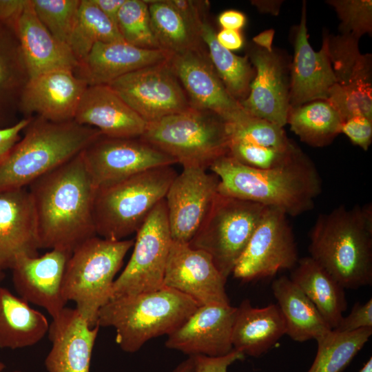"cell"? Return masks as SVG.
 <instances>
[{
  "label": "cell",
  "mask_w": 372,
  "mask_h": 372,
  "mask_svg": "<svg viewBox=\"0 0 372 372\" xmlns=\"http://www.w3.org/2000/svg\"><path fill=\"white\" fill-rule=\"evenodd\" d=\"M5 369V364L0 361V372H21L19 371H3Z\"/></svg>",
  "instance_id": "56"
},
{
  "label": "cell",
  "mask_w": 372,
  "mask_h": 372,
  "mask_svg": "<svg viewBox=\"0 0 372 372\" xmlns=\"http://www.w3.org/2000/svg\"><path fill=\"white\" fill-rule=\"evenodd\" d=\"M36 215L27 187L0 192V269L21 256H39Z\"/></svg>",
  "instance_id": "23"
},
{
  "label": "cell",
  "mask_w": 372,
  "mask_h": 372,
  "mask_svg": "<svg viewBox=\"0 0 372 372\" xmlns=\"http://www.w3.org/2000/svg\"><path fill=\"white\" fill-rule=\"evenodd\" d=\"M100 327H90L76 308L65 307L48 329L52 347L45 359L48 372H90Z\"/></svg>",
  "instance_id": "22"
},
{
  "label": "cell",
  "mask_w": 372,
  "mask_h": 372,
  "mask_svg": "<svg viewBox=\"0 0 372 372\" xmlns=\"http://www.w3.org/2000/svg\"><path fill=\"white\" fill-rule=\"evenodd\" d=\"M337 84L345 87L372 90L371 54H363L359 39L349 34L323 35Z\"/></svg>",
  "instance_id": "33"
},
{
  "label": "cell",
  "mask_w": 372,
  "mask_h": 372,
  "mask_svg": "<svg viewBox=\"0 0 372 372\" xmlns=\"http://www.w3.org/2000/svg\"><path fill=\"white\" fill-rule=\"evenodd\" d=\"M285 322L286 334L296 342L316 341L332 329L316 306L289 278L280 276L271 285Z\"/></svg>",
  "instance_id": "29"
},
{
  "label": "cell",
  "mask_w": 372,
  "mask_h": 372,
  "mask_svg": "<svg viewBox=\"0 0 372 372\" xmlns=\"http://www.w3.org/2000/svg\"><path fill=\"white\" fill-rule=\"evenodd\" d=\"M4 276H5V273L3 271L0 269V282L3 280V279L4 278Z\"/></svg>",
  "instance_id": "57"
},
{
  "label": "cell",
  "mask_w": 372,
  "mask_h": 372,
  "mask_svg": "<svg viewBox=\"0 0 372 372\" xmlns=\"http://www.w3.org/2000/svg\"><path fill=\"white\" fill-rule=\"evenodd\" d=\"M372 90L342 87L331 89L327 101L335 110L342 122L357 115L372 119Z\"/></svg>",
  "instance_id": "43"
},
{
  "label": "cell",
  "mask_w": 372,
  "mask_h": 372,
  "mask_svg": "<svg viewBox=\"0 0 372 372\" xmlns=\"http://www.w3.org/2000/svg\"><path fill=\"white\" fill-rule=\"evenodd\" d=\"M227 279L205 251L188 243L172 240L165 267L163 285L205 304H230Z\"/></svg>",
  "instance_id": "17"
},
{
  "label": "cell",
  "mask_w": 372,
  "mask_h": 372,
  "mask_svg": "<svg viewBox=\"0 0 372 372\" xmlns=\"http://www.w3.org/2000/svg\"><path fill=\"white\" fill-rule=\"evenodd\" d=\"M246 21L245 16L236 10H229L222 12L218 17V23L226 30H238L241 29Z\"/></svg>",
  "instance_id": "49"
},
{
  "label": "cell",
  "mask_w": 372,
  "mask_h": 372,
  "mask_svg": "<svg viewBox=\"0 0 372 372\" xmlns=\"http://www.w3.org/2000/svg\"><path fill=\"white\" fill-rule=\"evenodd\" d=\"M92 1L117 26L118 14L125 0H92Z\"/></svg>",
  "instance_id": "51"
},
{
  "label": "cell",
  "mask_w": 372,
  "mask_h": 372,
  "mask_svg": "<svg viewBox=\"0 0 372 372\" xmlns=\"http://www.w3.org/2000/svg\"><path fill=\"white\" fill-rule=\"evenodd\" d=\"M285 334V322L277 304L258 308L246 299L237 307L231 337L234 349L258 357Z\"/></svg>",
  "instance_id": "27"
},
{
  "label": "cell",
  "mask_w": 372,
  "mask_h": 372,
  "mask_svg": "<svg viewBox=\"0 0 372 372\" xmlns=\"http://www.w3.org/2000/svg\"><path fill=\"white\" fill-rule=\"evenodd\" d=\"M287 124L300 139L312 147L329 145L341 133V118L327 101L289 107Z\"/></svg>",
  "instance_id": "34"
},
{
  "label": "cell",
  "mask_w": 372,
  "mask_h": 372,
  "mask_svg": "<svg viewBox=\"0 0 372 372\" xmlns=\"http://www.w3.org/2000/svg\"><path fill=\"white\" fill-rule=\"evenodd\" d=\"M193 356L195 364L194 372H227V369L231 364L245 358L242 353L235 349L220 357Z\"/></svg>",
  "instance_id": "46"
},
{
  "label": "cell",
  "mask_w": 372,
  "mask_h": 372,
  "mask_svg": "<svg viewBox=\"0 0 372 372\" xmlns=\"http://www.w3.org/2000/svg\"><path fill=\"white\" fill-rule=\"evenodd\" d=\"M216 39L223 47L230 51L238 50L243 45V39L238 30L223 29L216 34Z\"/></svg>",
  "instance_id": "50"
},
{
  "label": "cell",
  "mask_w": 372,
  "mask_h": 372,
  "mask_svg": "<svg viewBox=\"0 0 372 372\" xmlns=\"http://www.w3.org/2000/svg\"><path fill=\"white\" fill-rule=\"evenodd\" d=\"M125 41L117 28L92 0H81L76 23L68 45L81 62L99 42Z\"/></svg>",
  "instance_id": "36"
},
{
  "label": "cell",
  "mask_w": 372,
  "mask_h": 372,
  "mask_svg": "<svg viewBox=\"0 0 372 372\" xmlns=\"http://www.w3.org/2000/svg\"><path fill=\"white\" fill-rule=\"evenodd\" d=\"M341 133L366 151L372 142V119L362 115L351 116L342 122Z\"/></svg>",
  "instance_id": "44"
},
{
  "label": "cell",
  "mask_w": 372,
  "mask_h": 372,
  "mask_svg": "<svg viewBox=\"0 0 372 372\" xmlns=\"http://www.w3.org/2000/svg\"><path fill=\"white\" fill-rule=\"evenodd\" d=\"M15 32L28 70L29 79L61 69L75 71L79 61L70 47L53 37L37 17L31 0L17 21Z\"/></svg>",
  "instance_id": "26"
},
{
  "label": "cell",
  "mask_w": 372,
  "mask_h": 372,
  "mask_svg": "<svg viewBox=\"0 0 372 372\" xmlns=\"http://www.w3.org/2000/svg\"><path fill=\"white\" fill-rule=\"evenodd\" d=\"M335 10L340 20V32L358 39L372 32L371 0H329L326 1Z\"/></svg>",
  "instance_id": "42"
},
{
  "label": "cell",
  "mask_w": 372,
  "mask_h": 372,
  "mask_svg": "<svg viewBox=\"0 0 372 372\" xmlns=\"http://www.w3.org/2000/svg\"><path fill=\"white\" fill-rule=\"evenodd\" d=\"M172 242L164 198L155 206L136 231L132 256L114 282L111 299L163 287Z\"/></svg>",
  "instance_id": "10"
},
{
  "label": "cell",
  "mask_w": 372,
  "mask_h": 372,
  "mask_svg": "<svg viewBox=\"0 0 372 372\" xmlns=\"http://www.w3.org/2000/svg\"><path fill=\"white\" fill-rule=\"evenodd\" d=\"M246 56L255 75L241 105L249 115L283 127L290 107L291 63L281 52H269L254 43Z\"/></svg>",
  "instance_id": "14"
},
{
  "label": "cell",
  "mask_w": 372,
  "mask_h": 372,
  "mask_svg": "<svg viewBox=\"0 0 372 372\" xmlns=\"http://www.w3.org/2000/svg\"><path fill=\"white\" fill-rule=\"evenodd\" d=\"M297 246L287 215L267 207L232 274L243 282L273 276L298 261Z\"/></svg>",
  "instance_id": "11"
},
{
  "label": "cell",
  "mask_w": 372,
  "mask_h": 372,
  "mask_svg": "<svg viewBox=\"0 0 372 372\" xmlns=\"http://www.w3.org/2000/svg\"><path fill=\"white\" fill-rule=\"evenodd\" d=\"M108 85L147 123L191 107L169 61L125 74Z\"/></svg>",
  "instance_id": "12"
},
{
  "label": "cell",
  "mask_w": 372,
  "mask_h": 372,
  "mask_svg": "<svg viewBox=\"0 0 372 372\" xmlns=\"http://www.w3.org/2000/svg\"><path fill=\"white\" fill-rule=\"evenodd\" d=\"M289 278L316 306L331 329H335L347 307L344 288L310 256L298 260Z\"/></svg>",
  "instance_id": "28"
},
{
  "label": "cell",
  "mask_w": 372,
  "mask_h": 372,
  "mask_svg": "<svg viewBox=\"0 0 372 372\" xmlns=\"http://www.w3.org/2000/svg\"><path fill=\"white\" fill-rule=\"evenodd\" d=\"M251 2L260 12L277 15L279 13L282 1L258 0Z\"/></svg>",
  "instance_id": "52"
},
{
  "label": "cell",
  "mask_w": 372,
  "mask_h": 372,
  "mask_svg": "<svg viewBox=\"0 0 372 372\" xmlns=\"http://www.w3.org/2000/svg\"><path fill=\"white\" fill-rule=\"evenodd\" d=\"M28 80L16 32L0 23V129L13 125L10 118L19 110L21 96Z\"/></svg>",
  "instance_id": "31"
},
{
  "label": "cell",
  "mask_w": 372,
  "mask_h": 372,
  "mask_svg": "<svg viewBox=\"0 0 372 372\" xmlns=\"http://www.w3.org/2000/svg\"><path fill=\"white\" fill-rule=\"evenodd\" d=\"M199 306L187 296L163 287L110 300L100 309L97 324L113 327L120 348L135 353L149 340L170 335Z\"/></svg>",
  "instance_id": "5"
},
{
  "label": "cell",
  "mask_w": 372,
  "mask_h": 372,
  "mask_svg": "<svg viewBox=\"0 0 372 372\" xmlns=\"http://www.w3.org/2000/svg\"><path fill=\"white\" fill-rule=\"evenodd\" d=\"M83 155L96 188L152 168L177 163L140 138H115L101 135L83 151Z\"/></svg>",
  "instance_id": "13"
},
{
  "label": "cell",
  "mask_w": 372,
  "mask_h": 372,
  "mask_svg": "<svg viewBox=\"0 0 372 372\" xmlns=\"http://www.w3.org/2000/svg\"><path fill=\"white\" fill-rule=\"evenodd\" d=\"M70 254L50 249L40 256H23L11 268L12 283L19 297L42 307L52 318L57 317L68 302L63 294V282Z\"/></svg>",
  "instance_id": "18"
},
{
  "label": "cell",
  "mask_w": 372,
  "mask_h": 372,
  "mask_svg": "<svg viewBox=\"0 0 372 372\" xmlns=\"http://www.w3.org/2000/svg\"><path fill=\"white\" fill-rule=\"evenodd\" d=\"M310 257L343 288L372 284V206L344 205L318 216L310 230Z\"/></svg>",
  "instance_id": "3"
},
{
  "label": "cell",
  "mask_w": 372,
  "mask_h": 372,
  "mask_svg": "<svg viewBox=\"0 0 372 372\" xmlns=\"http://www.w3.org/2000/svg\"><path fill=\"white\" fill-rule=\"evenodd\" d=\"M176 175L172 166H162L96 188L93 207L96 236L121 240L136 233L165 198Z\"/></svg>",
  "instance_id": "6"
},
{
  "label": "cell",
  "mask_w": 372,
  "mask_h": 372,
  "mask_svg": "<svg viewBox=\"0 0 372 372\" xmlns=\"http://www.w3.org/2000/svg\"><path fill=\"white\" fill-rule=\"evenodd\" d=\"M275 31L273 29L266 30L253 38V43L257 46L269 52L273 50L272 43Z\"/></svg>",
  "instance_id": "53"
},
{
  "label": "cell",
  "mask_w": 372,
  "mask_h": 372,
  "mask_svg": "<svg viewBox=\"0 0 372 372\" xmlns=\"http://www.w3.org/2000/svg\"><path fill=\"white\" fill-rule=\"evenodd\" d=\"M171 56L165 50L141 48L125 41L99 42L79 63L74 73L88 85H108L128 73L166 62Z\"/></svg>",
  "instance_id": "24"
},
{
  "label": "cell",
  "mask_w": 372,
  "mask_h": 372,
  "mask_svg": "<svg viewBox=\"0 0 372 372\" xmlns=\"http://www.w3.org/2000/svg\"><path fill=\"white\" fill-rule=\"evenodd\" d=\"M28 0H0V23L15 30Z\"/></svg>",
  "instance_id": "48"
},
{
  "label": "cell",
  "mask_w": 372,
  "mask_h": 372,
  "mask_svg": "<svg viewBox=\"0 0 372 372\" xmlns=\"http://www.w3.org/2000/svg\"><path fill=\"white\" fill-rule=\"evenodd\" d=\"M360 372H372V358H370L369 360L364 364L363 367L360 369Z\"/></svg>",
  "instance_id": "55"
},
{
  "label": "cell",
  "mask_w": 372,
  "mask_h": 372,
  "mask_svg": "<svg viewBox=\"0 0 372 372\" xmlns=\"http://www.w3.org/2000/svg\"><path fill=\"white\" fill-rule=\"evenodd\" d=\"M204 52L189 50L173 54L169 60L191 107L213 112L229 123L249 116L226 89Z\"/></svg>",
  "instance_id": "16"
},
{
  "label": "cell",
  "mask_w": 372,
  "mask_h": 372,
  "mask_svg": "<svg viewBox=\"0 0 372 372\" xmlns=\"http://www.w3.org/2000/svg\"><path fill=\"white\" fill-rule=\"evenodd\" d=\"M209 169L218 178L219 193L277 208L291 216L311 209L322 191L320 174L302 150L272 169H255L229 155L217 159Z\"/></svg>",
  "instance_id": "2"
},
{
  "label": "cell",
  "mask_w": 372,
  "mask_h": 372,
  "mask_svg": "<svg viewBox=\"0 0 372 372\" xmlns=\"http://www.w3.org/2000/svg\"><path fill=\"white\" fill-rule=\"evenodd\" d=\"M39 249L69 253L96 236L93 207L96 188L83 152L28 185Z\"/></svg>",
  "instance_id": "1"
},
{
  "label": "cell",
  "mask_w": 372,
  "mask_h": 372,
  "mask_svg": "<svg viewBox=\"0 0 372 372\" xmlns=\"http://www.w3.org/2000/svg\"><path fill=\"white\" fill-rule=\"evenodd\" d=\"M31 1L42 24L53 37L68 45L77 21L81 0Z\"/></svg>",
  "instance_id": "39"
},
{
  "label": "cell",
  "mask_w": 372,
  "mask_h": 372,
  "mask_svg": "<svg viewBox=\"0 0 372 372\" xmlns=\"http://www.w3.org/2000/svg\"><path fill=\"white\" fill-rule=\"evenodd\" d=\"M300 150L294 143L287 148H274L231 141L228 155L245 165L269 169L287 163Z\"/></svg>",
  "instance_id": "41"
},
{
  "label": "cell",
  "mask_w": 372,
  "mask_h": 372,
  "mask_svg": "<svg viewBox=\"0 0 372 372\" xmlns=\"http://www.w3.org/2000/svg\"><path fill=\"white\" fill-rule=\"evenodd\" d=\"M30 120L31 117L24 118L12 126L0 129V163L19 141L21 133L23 132Z\"/></svg>",
  "instance_id": "47"
},
{
  "label": "cell",
  "mask_w": 372,
  "mask_h": 372,
  "mask_svg": "<svg viewBox=\"0 0 372 372\" xmlns=\"http://www.w3.org/2000/svg\"><path fill=\"white\" fill-rule=\"evenodd\" d=\"M371 334L372 328L347 333L331 330L317 340V353L307 372H342L368 342Z\"/></svg>",
  "instance_id": "37"
},
{
  "label": "cell",
  "mask_w": 372,
  "mask_h": 372,
  "mask_svg": "<svg viewBox=\"0 0 372 372\" xmlns=\"http://www.w3.org/2000/svg\"><path fill=\"white\" fill-rule=\"evenodd\" d=\"M141 140L174 158L183 167L209 168L228 155L227 122L217 114L190 107L147 123Z\"/></svg>",
  "instance_id": "8"
},
{
  "label": "cell",
  "mask_w": 372,
  "mask_h": 372,
  "mask_svg": "<svg viewBox=\"0 0 372 372\" xmlns=\"http://www.w3.org/2000/svg\"><path fill=\"white\" fill-rule=\"evenodd\" d=\"M87 86L71 70L40 74L29 79L21 96L19 110L26 116L34 113L52 122L73 121Z\"/></svg>",
  "instance_id": "20"
},
{
  "label": "cell",
  "mask_w": 372,
  "mask_h": 372,
  "mask_svg": "<svg viewBox=\"0 0 372 372\" xmlns=\"http://www.w3.org/2000/svg\"><path fill=\"white\" fill-rule=\"evenodd\" d=\"M198 35L207 48L209 59L226 89L241 103L249 92L255 70L247 56H240L223 47L216 33L207 19L202 21Z\"/></svg>",
  "instance_id": "32"
},
{
  "label": "cell",
  "mask_w": 372,
  "mask_h": 372,
  "mask_svg": "<svg viewBox=\"0 0 372 372\" xmlns=\"http://www.w3.org/2000/svg\"><path fill=\"white\" fill-rule=\"evenodd\" d=\"M306 3L294 38V56L290 68V107L314 101H327L337 83L323 37L320 50H314L308 39Z\"/></svg>",
  "instance_id": "21"
},
{
  "label": "cell",
  "mask_w": 372,
  "mask_h": 372,
  "mask_svg": "<svg viewBox=\"0 0 372 372\" xmlns=\"http://www.w3.org/2000/svg\"><path fill=\"white\" fill-rule=\"evenodd\" d=\"M50 324L39 311L23 299L0 287V348L32 347L48 333Z\"/></svg>",
  "instance_id": "30"
},
{
  "label": "cell",
  "mask_w": 372,
  "mask_h": 372,
  "mask_svg": "<svg viewBox=\"0 0 372 372\" xmlns=\"http://www.w3.org/2000/svg\"><path fill=\"white\" fill-rule=\"evenodd\" d=\"M237 307L230 304L199 306L176 331L165 346L191 355L220 357L234 349L232 331Z\"/></svg>",
  "instance_id": "19"
},
{
  "label": "cell",
  "mask_w": 372,
  "mask_h": 372,
  "mask_svg": "<svg viewBox=\"0 0 372 372\" xmlns=\"http://www.w3.org/2000/svg\"><path fill=\"white\" fill-rule=\"evenodd\" d=\"M117 28L129 44L162 50L152 28L147 1L125 0L118 14Z\"/></svg>",
  "instance_id": "38"
},
{
  "label": "cell",
  "mask_w": 372,
  "mask_h": 372,
  "mask_svg": "<svg viewBox=\"0 0 372 372\" xmlns=\"http://www.w3.org/2000/svg\"><path fill=\"white\" fill-rule=\"evenodd\" d=\"M231 141H238L262 147L287 148L293 143L283 127L267 120L248 116L235 122L227 123Z\"/></svg>",
  "instance_id": "40"
},
{
  "label": "cell",
  "mask_w": 372,
  "mask_h": 372,
  "mask_svg": "<svg viewBox=\"0 0 372 372\" xmlns=\"http://www.w3.org/2000/svg\"><path fill=\"white\" fill-rule=\"evenodd\" d=\"M194 358L193 355L180 362L172 372H194Z\"/></svg>",
  "instance_id": "54"
},
{
  "label": "cell",
  "mask_w": 372,
  "mask_h": 372,
  "mask_svg": "<svg viewBox=\"0 0 372 372\" xmlns=\"http://www.w3.org/2000/svg\"><path fill=\"white\" fill-rule=\"evenodd\" d=\"M0 163V192L28 187L85 150L102 134L74 120L56 123L37 116Z\"/></svg>",
  "instance_id": "4"
},
{
  "label": "cell",
  "mask_w": 372,
  "mask_h": 372,
  "mask_svg": "<svg viewBox=\"0 0 372 372\" xmlns=\"http://www.w3.org/2000/svg\"><path fill=\"white\" fill-rule=\"evenodd\" d=\"M74 120L97 129L104 136L115 138H140L147 126L108 85L87 87Z\"/></svg>",
  "instance_id": "25"
},
{
  "label": "cell",
  "mask_w": 372,
  "mask_h": 372,
  "mask_svg": "<svg viewBox=\"0 0 372 372\" xmlns=\"http://www.w3.org/2000/svg\"><path fill=\"white\" fill-rule=\"evenodd\" d=\"M147 1L152 28L163 50L172 55L189 50H203L201 40L167 0Z\"/></svg>",
  "instance_id": "35"
},
{
  "label": "cell",
  "mask_w": 372,
  "mask_h": 372,
  "mask_svg": "<svg viewBox=\"0 0 372 372\" xmlns=\"http://www.w3.org/2000/svg\"><path fill=\"white\" fill-rule=\"evenodd\" d=\"M364 328H372V299L364 304L356 302L349 314L343 317L338 326L332 329L347 333Z\"/></svg>",
  "instance_id": "45"
},
{
  "label": "cell",
  "mask_w": 372,
  "mask_h": 372,
  "mask_svg": "<svg viewBox=\"0 0 372 372\" xmlns=\"http://www.w3.org/2000/svg\"><path fill=\"white\" fill-rule=\"evenodd\" d=\"M134 240H111L98 236L79 245L64 272L63 294L92 327L100 309L111 299L114 278Z\"/></svg>",
  "instance_id": "7"
},
{
  "label": "cell",
  "mask_w": 372,
  "mask_h": 372,
  "mask_svg": "<svg viewBox=\"0 0 372 372\" xmlns=\"http://www.w3.org/2000/svg\"><path fill=\"white\" fill-rule=\"evenodd\" d=\"M267 207L218 192L188 244L207 253L220 273L227 279Z\"/></svg>",
  "instance_id": "9"
},
{
  "label": "cell",
  "mask_w": 372,
  "mask_h": 372,
  "mask_svg": "<svg viewBox=\"0 0 372 372\" xmlns=\"http://www.w3.org/2000/svg\"><path fill=\"white\" fill-rule=\"evenodd\" d=\"M219 180L198 167H184L165 197L173 240L189 243L206 217L218 193Z\"/></svg>",
  "instance_id": "15"
}]
</instances>
